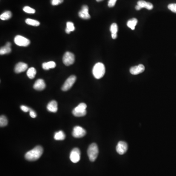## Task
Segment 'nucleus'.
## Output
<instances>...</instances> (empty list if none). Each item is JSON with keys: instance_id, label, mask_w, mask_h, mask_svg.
<instances>
[{"instance_id": "nucleus-1", "label": "nucleus", "mask_w": 176, "mask_h": 176, "mask_svg": "<svg viewBox=\"0 0 176 176\" xmlns=\"http://www.w3.org/2000/svg\"><path fill=\"white\" fill-rule=\"evenodd\" d=\"M43 153V148L40 145H38L31 150L29 151L25 154V157L28 161L37 160L41 157Z\"/></svg>"}, {"instance_id": "nucleus-2", "label": "nucleus", "mask_w": 176, "mask_h": 176, "mask_svg": "<svg viewBox=\"0 0 176 176\" xmlns=\"http://www.w3.org/2000/svg\"><path fill=\"white\" fill-rule=\"evenodd\" d=\"M105 74V67L103 64L99 62L94 65L93 68V74L96 79H100Z\"/></svg>"}, {"instance_id": "nucleus-3", "label": "nucleus", "mask_w": 176, "mask_h": 176, "mask_svg": "<svg viewBox=\"0 0 176 176\" xmlns=\"http://www.w3.org/2000/svg\"><path fill=\"white\" fill-rule=\"evenodd\" d=\"M98 153L99 151L97 144L92 143L89 146L87 151V154L89 160L91 161L94 162L96 160L98 156Z\"/></svg>"}, {"instance_id": "nucleus-4", "label": "nucleus", "mask_w": 176, "mask_h": 176, "mask_svg": "<svg viewBox=\"0 0 176 176\" xmlns=\"http://www.w3.org/2000/svg\"><path fill=\"white\" fill-rule=\"evenodd\" d=\"M87 105L84 103H80L73 110V114L76 117H82L86 116L87 114Z\"/></svg>"}, {"instance_id": "nucleus-5", "label": "nucleus", "mask_w": 176, "mask_h": 176, "mask_svg": "<svg viewBox=\"0 0 176 176\" xmlns=\"http://www.w3.org/2000/svg\"><path fill=\"white\" fill-rule=\"evenodd\" d=\"M75 61V56L73 53L66 52L63 57V62L66 66H69L74 63Z\"/></svg>"}, {"instance_id": "nucleus-6", "label": "nucleus", "mask_w": 176, "mask_h": 176, "mask_svg": "<svg viewBox=\"0 0 176 176\" xmlns=\"http://www.w3.org/2000/svg\"><path fill=\"white\" fill-rule=\"evenodd\" d=\"M76 80V77L75 75H71L65 82L62 86V90L63 91H67L69 90L74 84Z\"/></svg>"}, {"instance_id": "nucleus-7", "label": "nucleus", "mask_w": 176, "mask_h": 176, "mask_svg": "<svg viewBox=\"0 0 176 176\" xmlns=\"http://www.w3.org/2000/svg\"><path fill=\"white\" fill-rule=\"evenodd\" d=\"M14 42L17 45L21 47H27L30 43V41L28 39L21 35H17L15 37Z\"/></svg>"}, {"instance_id": "nucleus-8", "label": "nucleus", "mask_w": 176, "mask_h": 176, "mask_svg": "<svg viewBox=\"0 0 176 176\" xmlns=\"http://www.w3.org/2000/svg\"><path fill=\"white\" fill-rule=\"evenodd\" d=\"M80 151L77 148H74L70 153V159L73 163H78L80 160Z\"/></svg>"}, {"instance_id": "nucleus-9", "label": "nucleus", "mask_w": 176, "mask_h": 176, "mask_svg": "<svg viewBox=\"0 0 176 176\" xmlns=\"http://www.w3.org/2000/svg\"><path fill=\"white\" fill-rule=\"evenodd\" d=\"M86 131L85 129L79 126L74 127L73 129L72 135L75 138L83 137L86 135Z\"/></svg>"}, {"instance_id": "nucleus-10", "label": "nucleus", "mask_w": 176, "mask_h": 176, "mask_svg": "<svg viewBox=\"0 0 176 176\" xmlns=\"http://www.w3.org/2000/svg\"><path fill=\"white\" fill-rule=\"evenodd\" d=\"M128 149V145L124 141H120L117 143L116 150L120 155H123Z\"/></svg>"}, {"instance_id": "nucleus-11", "label": "nucleus", "mask_w": 176, "mask_h": 176, "mask_svg": "<svg viewBox=\"0 0 176 176\" xmlns=\"http://www.w3.org/2000/svg\"><path fill=\"white\" fill-rule=\"evenodd\" d=\"M78 15L82 19H90L91 16L89 13V7L87 5H84L82 6V9L78 13Z\"/></svg>"}, {"instance_id": "nucleus-12", "label": "nucleus", "mask_w": 176, "mask_h": 176, "mask_svg": "<svg viewBox=\"0 0 176 176\" xmlns=\"http://www.w3.org/2000/svg\"><path fill=\"white\" fill-rule=\"evenodd\" d=\"M145 70V67L144 65L142 64H140L137 66H134L131 68L130 70V72L131 74L133 75H137L141 73H143Z\"/></svg>"}, {"instance_id": "nucleus-13", "label": "nucleus", "mask_w": 176, "mask_h": 176, "mask_svg": "<svg viewBox=\"0 0 176 176\" xmlns=\"http://www.w3.org/2000/svg\"><path fill=\"white\" fill-rule=\"evenodd\" d=\"M27 68H28V66L27 64L23 62H19L16 65L14 68V71L16 74H19V73L26 71Z\"/></svg>"}, {"instance_id": "nucleus-14", "label": "nucleus", "mask_w": 176, "mask_h": 176, "mask_svg": "<svg viewBox=\"0 0 176 176\" xmlns=\"http://www.w3.org/2000/svg\"><path fill=\"white\" fill-rule=\"evenodd\" d=\"M46 88V84L42 79L37 80L33 85L34 89L37 91H42Z\"/></svg>"}, {"instance_id": "nucleus-15", "label": "nucleus", "mask_w": 176, "mask_h": 176, "mask_svg": "<svg viewBox=\"0 0 176 176\" xmlns=\"http://www.w3.org/2000/svg\"><path fill=\"white\" fill-rule=\"evenodd\" d=\"M48 110L52 113H56L58 110L57 102L55 100H52L48 103L47 105Z\"/></svg>"}, {"instance_id": "nucleus-16", "label": "nucleus", "mask_w": 176, "mask_h": 176, "mask_svg": "<svg viewBox=\"0 0 176 176\" xmlns=\"http://www.w3.org/2000/svg\"><path fill=\"white\" fill-rule=\"evenodd\" d=\"M137 5H139L140 8H146L148 10H151L153 8V5L149 2L143 1V0H140L137 2Z\"/></svg>"}, {"instance_id": "nucleus-17", "label": "nucleus", "mask_w": 176, "mask_h": 176, "mask_svg": "<svg viewBox=\"0 0 176 176\" xmlns=\"http://www.w3.org/2000/svg\"><path fill=\"white\" fill-rule=\"evenodd\" d=\"M10 47L11 43L10 42H7L5 46L1 47L0 49V54L4 55L6 54L10 53L11 51Z\"/></svg>"}, {"instance_id": "nucleus-18", "label": "nucleus", "mask_w": 176, "mask_h": 176, "mask_svg": "<svg viewBox=\"0 0 176 176\" xmlns=\"http://www.w3.org/2000/svg\"><path fill=\"white\" fill-rule=\"evenodd\" d=\"M56 67V63L54 61L44 63L42 64V68L45 70H48L50 69H53Z\"/></svg>"}, {"instance_id": "nucleus-19", "label": "nucleus", "mask_w": 176, "mask_h": 176, "mask_svg": "<svg viewBox=\"0 0 176 176\" xmlns=\"http://www.w3.org/2000/svg\"><path fill=\"white\" fill-rule=\"evenodd\" d=\"M65 138L66 136L62 131H60L59 132L55 133L54 136V139L56 140H63Z\"/></svg>"}, {"instance_id": "nucleus-20", "label": "nucleus", "mask_w": 176, "mask_h": 176, "mask_svg": "<svg viewBox=\"0 0 176 176\" xmlns=\"http://www.w3.org/2000/svg\"><path fill=\"white\" fill-rule=\"evenodd\" d=\"M27 76L30 79H33L36 74V70L34 68H30L27 71Z\"/></svg>"}, {"instance_id": "nucleus-21", "label": "nucleus", "mask_w": 176, "mask_h": 176, "mask_svg": "<svg viewBox=\"0 0 176 176\" xmlns=\"http://www.w3.org/2000/svg\"><path fill=\"white\" fill-rule=\"evenodd\" d=\"M137 20L136 18H133V19L129 20L127 23V25L129 27V28H130L131 30H134L135 28V27L137 24Z\"/></svg>"}, {"instance_id": "nucleus-22", "label": "nucleus", "mask_w": 176, "mask_h": 176, "mask_svg": "<svg viewBox=\"0 0 176 176\" xmlns=\"http://www.w3.org/2000/svg\"><path fill=\"white\" fill-rule=\"evenodd\" d=\"M12 17V13L10 11H7L1 14L0 16V19L1 20H7L11 18Z\"/></svg>"}, {"instance_id": "nucleus-23", "label": "nucleus", "mask_w": 176, "mask_h": 176, "mask_svg": "<svg viewBox=\"0 0 176 176\" xmlns=\"http://www.w3.org/2000/svg\"><path fill=\"white\" fill-rule=\"evenodd\" d=\"M26 23L28 25L34 26V27H38L40 25L39 22L33 19H30V18L26 19Z\"/></svg>"}, {"instance_id": "nucleus-24", "label": "nucleus", "mask_w": 176, "mask_h": 176, "mask_svg": "<svg viewBox=\"0 0 176 176\" xmlns=\"http://www.w3.org/2000/svg\"><path fill=\"white\" fill-rule=\"evenodd\" d=\"M8 124V120L4 116H1L0 117V126L1 127L6 126Z\"/></svg>"}, {"instance_id": "nucleus-25", "label": "nucleus", "mask_w": 176, "mask_h": 176, "mask_svg": "<svg viewBox=\"0 0 176 176\" xmlns=\"http://www.w3.org/2000/svg\"><path fill=\"white\" fill-rule=\"evenodd\" d=\"M118 31V27L116 23H113L110 27V31L112 34L117 33Z\"/></svg>"}, {"instance_id": "nucleus-26", "label": "nucleus", "mask_w": 176, "mask_h": 176, "mask_svg": "<svg viewBox=\"0 0 176 176\" xmlns=\"http://www.w3.org/2000/svg\"><path fill=\"white\" fill-rule=\"evenodd\" d=\"M23 10L27 13L34 14L35 13V10L30 7L26 6L23 8Z\"/></svg>"}, {"instance_id": "nucleus-27", "label": "nucleus", "mask_w": 176, "mask_h": 176, "mask_svg": "<svg viewBox=\"0 0 176 176\" xmlns=\"http://www.w3.org/2000/svg\"><path fill=\"white\" fill-rule=\"evenodd\" d=\"M66 28L68 29L71 32L74 31L75 30V27H74V23L71 22H68L67 23V27H66Z\"/></svg>"}, {"instance_id": "nucleus-28", "label": "nucleus", "mask_w": 176, "mask_h": 176, "mask_svg": "<svg viewBox=\"0 0 176 176\" xmlns=\"http://www.w3.org/2000/svg\"><path fill=\"white\" fill-rule=\"evenodd\" d=\"M168 8L171 11L176 13V4H170L168 5Z\"/></svg>"}, {"instance_id": "nucleus-29", "label": "nucleus", "mask_w": 176, "mask_h": 176, "mask_svg": "<svg viewBox=\"0 0 176 176\" xmlns=\"http://www.w3.org/2000/svg\"><path fill=\"white\" fill-rule=\"evenodd\" d=\"M64 0H51V4L53 5H57L63 2Z\"/></svg>"}, {"instance_id": "nucleus-30", "label": "nucleus", "mask_w": 176, "mask_h": 176, "mask_svg": "<svg viewBox=\"0 0 176 176\" xmlns=\"http://www.w3.org/2000/svg\"><path fill=\"white\" fill-rule=\"evenodd\" d=\"M21 109L23 111V112H30V111L31 110V108L30 107L27 106H25V105H22L21 106Z\"/></svg>"}, {"instance_id": "nucleus-31", "label": "nucleus", "mask_w": 176, "mask_h": 176, "mask_svg": "<svg viewBox=\"0 0 176 176\" xmlns=\"http://www.w3.org/2000/svg\"><path fill=\"white\" fill-rule=\"evenodd\" d=\"M117 1V0H109L108 1V6L110 7H113L116 4Z\"/></svg>"}, {"instance_id": "nucleus-32", "label": "nucleus", "mask_w": 176, "mask_h": 176, "mask_svg": "<svg viewBox=\"0 0 176 176\" xmlns=\"http://www.w3.org/2000/svg\"><path fill=\"white\" fill-rule=\"evenodd\" d=\"M30 116L32 118H35L37 117L36 113H35L34 111L32 109H31V110L30 111Z\"/></svg>"}, {"instance_id": "nucleus-33", "label": "nucleus", "mask_w": 176, "mask_h": 176, "mask_svg": "<svg viewBox=\"0 0 176 176\" xmlns=\"http://www.w3.org/2000/svg\"><path fill=\"white\" fill-rule=\"evenodd\" d=\"M112 37L113 39H116L117 38V33L112 34Z\"/></svg>"}, {"instance_id": "nucleus-34", "label": "nucleus", "mask_w": 176, "mask_h": 176, "mask_svg": "<svg viewBox=\"0 0 176 176\" xmlns=\"http://www.w3.org/2000/svg\"><path fill=\"white\" fill-rule=\"evenodd\" d=\"M66 33H67L70 34V32H71V31H70V30H68V29H67V28H66Z\"/></svg>"}, {"instance_id": "nucleus-35", "label": "nucleus", "mask_w": 176, "mask_h": 176, "mask_svg": "<svg viewBox=\"0 0 176 176\" xmlns=\"http://www.w3.org/2000/svg\"><path fill=\"white\" fill-rule=\"evenodd\" d=\"M97 1H98V2H100V1H102L103 0H96Z\"/></svg>"}]
</instances>
